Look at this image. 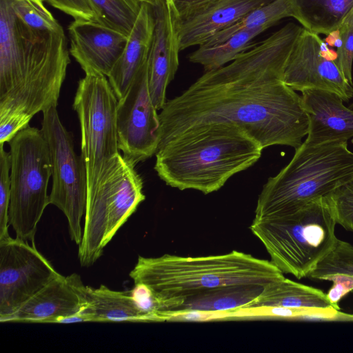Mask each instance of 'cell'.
Instances as JSON below:
<instances>
[{
	"label": "cell",
	"instance_id": "cell-10",
	"mask_svg": "<svg viewBox=\"0 0 353 353\" xmlns=\"http://www.w3.org/2000/svg\"><path fill=\"white\" fill-rule=\"evenodd\" d=\"M59 275L33 243L17 236L0 241V321Z\"/></svg>",
	"mask_w": 353,
	"mask_h": 353
},
{
	"label": "cell",
	"instance_id": "cell-13",
	"mask_svg": "<svg viewBox=\"0 0 353 353\" xmlns=\"http://www.w3.org/2000/svg\"><path fill=\"white\" fill-rule=\"evenodd\" d=\"M70 53L85 73L107 77L121 57L127 35L96 21L74 19L68 26Z\"/></svg>",
	"mask_w": 353,
	"mask_h": 353
},
{
	"label": "cell",
	"instance_id": "cell-1",
	"mask_svg": "<svg viewBox=\"0 0 353 353\" xmlns=\"http://www.w3.org/2000/svg\"><path fill=\"white\" fill-rule=\"evenodd\" d=\"M291 52L271 34L230 63L205 71L159 113V145L191 127L223 122L237 125L263 148H298L309 121L301 96L283 81ZM159 148V147H158Z\"/></svg>",
	"mask_w": 353,
	"mask_h": 353
},
{
	"label": "cell",
	"instance_id": "cell-5",
	"mask_svg": "<svg viewBox=\"0 0 353 353\" xmlns=\"http://www.w3.org/2000/svg\"><path fill=\"white\" fill-rule=\"evenodd\" d=\"M336 224L323 196L293 212L253 221L250 228L263 244L270 261L283 274L300 279L308 276L334 247Z\"/></svg>",
	"mask_w": 353,
	"mask_h": 353
},
{
	"label": "cell",
	"instance_id": "cell-20",
	"mask_svg": "<svg viewBox=\"0 0 353 353\" xmlns=\"http://www.w3.org/2000/svg\"><path fill=\"white\" fill-rule=\"evenodd\" d=\"M265 285H232L212 288L191 295L183 300L166 320L188 312L221 314L245 310L263 292Z\"/></svg>",
	"mask_w": 353,
	"mask_h": 353
},
{
	"label": "cell",
	"instance_id": "cell-6",
	"mask_svg": "<svg viewBox=\"0 0 353 353\" xmlns=\"http://www.w3.org/2000/svg\"><path fill=\"white\" fill-rule=\"evenodd\" d=\"M143 180L135 165L120 153L105 165L94 188L87 192L84 226L78 258L92 265L119 228L145 200Z\"/></svg>",
	"mask_w": 353,
	"mask_h": 353
},
{
	"label": "cell",
	"instance_id": "cell-26",
	"mask_svg": "<svg viewBox=\"0 0 353 353\" xmlns=\"http://www.w3.org/2000/svg\"><path fill=\"white\" fill-rule=\"evenodd\" d=\"M353 277V245L337 239L333 249L318 263L308 276L327 281L335 274Z\"/></svg>",
	"mask_w": 353,
	"mask_h": 353
},
{
	"label": "cell",
	"instance_id": "cell-33",
	"mask_svg": "<svg viewBox=\"0 0 353 353\" xmlns=\"http://www.w3.org/2000/svg\"><path fill=\"white\" fill-rule=\"evenodd\" d=\"M135 2H137L139 4H141L143 3H145L148 4H150L152 6H154L157 4L159 0H134Z\"/></svg>",
	"mask_w": 353,
	"mask_h": 353
},
{
	"label": "cell",
	"instance_id": "cell-17",
	"mask_svg": "<svg viewBox=\"0 0 353 353\" xmlns=\"http://www.w3.org/2000/svg\"><path fill=\"white\" fill-rule=\"evenodd\" d=\"M309 125L304 141L309 145L347 142L353 137V110L336 94L323 90L301 92Z\"/></svg>",
	"mask_w": 353,
	"mask_h": 353
},
{
	"label": "cell",
	"instance_id": "cell-24",
	"mask_svg": "<svg viewBox=\"0 0 353 353\" xmlns=\"http://www.w3.org/2000/svg\"><path fill=\"white\" fill-rule=\"evenodd\" d=\"M290 17H291V12L288 1L273 0L248 12L234 24L219 32L203 44L212 45L221 43L243 30L260 28L268 29L280 19Z\"/></svg>",
	"mask_w": 353,
	"mask_h": 353
},
{
	"label": "cell",
	"instance_id": "cell-25",
	"mask_svg": "<svg viewBox=\"0 0 353 353\" xmlns=\"http://www.w3.org/2000/svg\"><path fill=\"white\" fill-rule=\"evenodd\" d=\"M97 21L128 36L139 12L141 5L134 0H89Z\"/></svg>",
	"mask_w": 353,
	"mask_h": 353
},
{
	"label": "cell",
	"instance_id": "cell-7",
	"mask_svg": "<svg viewBox=\"0 0 353 353\" xmlns=\"http://www.w3.org/2000/svg\"><path fill=\"white\" fill-rule=\"evenodd\" d=\"M10 156L9 225L17 237L34 240L37 225L50 203L48 186L52 164L41 130L28 125L8 142Z\"/></svg>",
	"mask_w": 353,
	"mask_h": 353
},
{
	"label": "cell",
	"instance_id": "cell-14",
	"mask_svg": "<svg viewBox=\"0 0 353 353\" xmlns=\"http://www.w3.org/2000/svg\"><path fill=\"white\" fill-rule=\"evenodd\" d=\"M154 29L148 58V88L157 110L165 103L166 88L174 78L179 67V41L174 14L166 0L152 6Z\"/></svg>",
	"mask_w": 353,
	"mask_h": 353
},
{
	"label": "cell",
	"instance_id": "cell-19",
	"mask_svg": "<svg viewBox=\"0 0 353 353\" xmlns=\"http://www.w3.org/2000/svg\"><path fill=\"white\" fill-rule=\"evenodd\" d=\"M86 305L81 312L89 322H155L137 297L130 291H115L101 285L86 286Z\"/></svg>",
	"mask_w": 353,
	"mask_h": 353
},
{
	"label": "cell",
	"instance_id": "cell-16",
	"mask_svg": "<svg viewBox=\"0 0 353 353\" xmlns=\"http://www.w3.org/2000/svg\"><path fill=\"white\" fill-rule=\"evenodd\" d=\"M85 291L86 286L79 274H60L4 323H53L59 317L81 313L86 305Z\"/></svg>",
	"mask_w": 353,
	"mask_h": 353
},
{
	"label": "cell",
	"instance_id": "cell-28",
	"mask_svg": "<svg viewBox=\"0 0 353 353\" xmlns=\"http://www.w3.org/2000/svg\"><path fill=\"white\" fill-rule=\"evenodd\" d=\"M10 156L0 143V241L10 236L8 233L10 199Z\"/></svg>",
	"mask_w": 353,
	"mask_h": 353
},
{
	"label": "cell",
	"instance_id": "cell-23",
	"mask_svg": "<svg viewBox=\"0 0 353 353\" xmlns=\"http://www.w3.org/2000/svg\"><path fill=\"white\" fill-rule=\"evenodd\" d=\"M266 29L260 28L243 30L221 43L201 45L190 55L189 60L203 65L205 71L221 68L252 48L254 45L251 42L253 39Z\"/></svg>",
	"mask_w": 353,
	"mask_h": 353
},
{
	"label": "cell",
	"instance_id": "cell-31",
	"mask_svg": "<svg viewBox=\"0 0 353 353\" xmlns=\"http://www.w3.org/2000/svg\"><path fill=\"white\" fill-rule=\"evenodd\" d=\"M327 281L333 282L326 296L334 308L340 310L339 302L347 294L353 292V277L345 274H335Z\"/></svg>",
	"mask_w": 353,
	"mask_h": 353
},
{
	"label": "cell",
	"instance_id": "cell-30",
	"mask_svg": "<svg viewBox=\"0 0 353 353\" xmlns=\"http://www.w3.org/2000/svg\"><path fill=\"white\" fill-rule=\"evenodd\" d=\"M54 8L74 19L97 20V14L89 0H44Z\"/></svg>",
	"mask_w": 353,
	"mask_h": 353
},
{
	"label": "cell",
	"instance_id": "cell-27",
	"mask_svg": "<svg viewBox=\"0 0 353 353\" xmlns=\"http://www.w3.org/2000/svg\"><path fill=\"white\" fill-rule=\"evenodd\" d=\"M336 224L353 232V181L324 196Z\"/></svg>",
	"mask_w": 353,
	"mask_h": 353
},
{
	"label": "cell",
	"instance_id": "cell-22",
	"mask_svg": "<svg viewBox=\"0 0 353 353\" xmlns=\"http://www.w3.org/2000/svg\"><path fill=\"white\" fill-rule=\"evenodd\" d=\"M291 17L313 33L329 34L340 28L353 8V0H287Z\"/></svg>",
	"mask_w": 353,
	"mask_h": 353
},
{
	"label": "cell",
	"instance_id": "cell-32",
	"mask_svg": "<svg viewBox=\"0 0 353 353\" xmlns=\"http://www.w3.org/2000/svg\"><path fill=\"white\" fill-rule=\"evenodd\" d=\"M213 0H166L175 18L181 17Z\"/></svg>",
	"mask_w": 353,
	"mask_h": 353
},
{
	"label": "cell",
	"instance_id": "cell-8",
	"mask_svg": "<svg viewBox=\"0 0 353 353\" xmlns=\"http://www.w3.org/2000/svg\"><path fill=\"white\" fill-rule=\"evenodd\" d=\"M117 103L118 99L106 76L89 72L79 81L72 107L79 121L87 192L94 188L108 161L119 153Z\"/></svg>",
	"mask_w": 353,
	"mask_h": 353
},
{
	"label": "cell",
	"instance_id": "cell-3",
	"mask_svg": "<svg viewBox=\"0 0 353 353\" xmlns=\"http://www.w3.org/2000/svg\"><path fill=\"white\" fill-rule=\"evenodd\" d=\"M130 276L134 285H143L150 290L159 321H165L191 295L226 285H265L285 277L270 261L236 250L194 257L139 256Z\"/></svg>",
	"mask_w": 353,
	"mask_h": 353
},
{
	"label": "cell",
	"instance_id": "cell-9",
	"mask_svg": "<svg viewBox=\"0 0 353 353\" xmlns=\"http://www.w3.org/2000/svg\"><path fill=\"white\" fill-rule=\"evenodd\" d=\"M41 130L49 147L52 164L50 203L63 212L71 240L79 245L87 200L85 165L81 155L74 152L72 134L62 124L57 107L43 112Z\"/></svg>",
	"mask_w": 353,
	"mask_h": 353
},
{
	"label": "cell",
	"instance_id": "cell-4",
	"mask_svg": "<svg viewBox=\"0 0 353 353\" xmlns=\"http://www.w3.org/2000/svg\"><path fill=\"white\" fill-rule=\"evenodd\" d=\"M352 181L353 152L347 142H303L289 163L263 185L253 221L293 212Z\"/></svg>",
	"mask_w": 353,
	"mask_h": 353
},
{
	"label": "cell",
	"instance_id": "cell-34",
	"mask_svg": "<svg viewBox=\"0 0 353 353\" xmlns=\"http://www.w3.org/2000/svg\"><path fill=\"white\" fill-rule=\"evenodd\" d=\"M346 17L353 19V8Z\"/></svg>",
	"mask_w": 353,
	"mask_h": 353
},
{
	"label": "cell",
	"instance_id": "cell-21",
	"mask_svg": "<svg viewBox=\"0 0 353 353\" xmlns=\"http://www.w3.org/2000/svg\"><path fill=\"white\" fill-rule=\"evenodd\" d=\"M275 307L339 310L321 290L285 277L265 285L260 296L245 310Z\"/></svg>",
	"mask_w": 353,
	"mask_h": 353
},
{
	"label": "cell",
	"instance_id": "cell-2",
	"mask_svg": "<svg viewBox=\"0 0 353 353\" xmlns=\"http://www.w3.org/2000/svg\"><path fill=\"white\" fill-rule=\"evenodd\" d=\"M263 150L237 125L203 123L188 128L159 145L154 168L168 185L207 194L256 163Z\"/></svg>",
	"mask_w": 353,
	"mask_h": 353
},
{
	"label": "cell",
	"instance_id": "cell-11",
	"mask_svg": "<svg viewBox=\"0 0 353 353\" xmlns=\"http://www.w3.org/2000/svg\"><path fill=\"white\" fill-rule=\"evenodd\" d=\"M117 129L119 150L129 162L136 165L156 154L161 123L149 92L147 63L118 100Z\"/></svg>",
	"mask_w": 353,
	"mask_h": 353
},
{
	"label": "cell",
	"instance_id": "cell-15",
	"mask_svg": "<svg viewBox=\"0 0 353 353\" xmlns=\"http://www.w3.org/2000/svg\"><path fill=\"white\" fill-rule=\"evenodd\" d=\"M272 1L213 0L181 17H174L180 50L203 45L248 12Z\"/></svg>",
	"mask_w": 353,
	"mask_h": 353
},
{
	"label": "cell",
	"instance_id": "cell-29",
	"mask_svg": "<svg viewBox=\"0 0 353 353\" xmlns=\"http://www.w3.org/2000/svg\"><path fill=\"white\" fill-rule=\"evenodd\" d=\"M339 30L340 43L337 47L336 62L346 80L353 85V19L346 17Z\"/></svg>",
	"mask_w": 353,
	"mask_h": 353
},
{
	"label": "cell",
	"instance_id": "cell-18",
	"mask_svg": "<svg viewBox=\"0 0 353 353\" xmlns=\"http://www.w3.org/2000/svg\"><path fill=\"white\" fill-rule=\"evenodd\" d=\"M154 25L152 6L141 3L125 48L108 77L118 100L125 96L134 78L148 61Z\"/></svg>",
	"mask_w": 353,
	"mask_h": 353
},
{
	"label": "cell",
	"instance_id": "cell-12",
	"mask_svg": "<svg viewBox=\"0 0 353 353\" xmlns=\"http://www.w3.org/2000/svg\"><path fill=\"white\" fill-rule=\"evenodd\" d=\"M336 59V52L318 34L303 28L288 58L283 81L295 91L323 90L348 101L353 97V85L343 76Z\"/></svg>",
	"mask_w": 353,
	"mask_h": 353
}]
</instances>
